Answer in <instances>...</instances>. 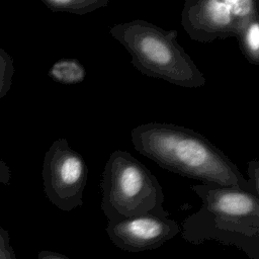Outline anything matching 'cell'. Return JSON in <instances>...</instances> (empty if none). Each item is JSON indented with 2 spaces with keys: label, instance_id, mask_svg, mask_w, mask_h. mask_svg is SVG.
<instances>
[{
  "label": "cell",
  "instance_id": "12",
  "mask_svg": "<svg viewBox=\"0 0 259 259\" xmlns=\"http://www.w3.org/2000/svg\"><path fill=\"white\" fill-rule=\"evenodd\" d=\"M0 259H16L14 248L7 230L0 226Z\"/></svg>",
  "mask_w": 259,
  "mask_h": 259
},
{
  "label": "cell",
  "instance_id": "7",
  "mask_svg": "<svg viewBox=\"0 0 259 259\" xmlns=\"http://www.w3.org/2000/svg\"><path fill=\"white\" fill-rule=\"evenodd\" d=\"M111 243L132 253L160 248L181 232L180 225L170 217L143 214L116 222L105 228Z\"/></svg>",
  "mask_w": 259,
  "mask_h": 259
},
{
  "label": "cell",
  "instance_id": "10",
  "mask_svg": "<svg viewBox=\"0 0 259 259\" xmlns=\"http://www.w3.org/2000/svg\"><path fill=\"white\" fill-rule=\"evenodd\" d=\"M53 12H67L76 15H85L99 8L106 7L108 0H41Z\"/></svg>",
  "mask_w": 259,
  "mask_h": 259
},
{
  "label": "cell",
  "instance_id": "1",
  "mask_svg": "<svg viewBox=\"0 0 259 259\" xmlns=\"http://www.w3.org/2000/svg\"><path fill=\"white\" fill-rule=\"evenodd\" d=\"M134 148L161 168L205 185L240 188L259 196L236 164L194 130L150 121L131 132Z\"/></svg>",
  "mask_w": 259,
  "mask_h": 259
},
{
  "label": "cell",
  "instance_id": "13",
  "mask_svg": "<svg viewBox=\"0 0 259 259\" xmlns=\"http://www.w3.org/2000/svg\"><path fill=\"white\" fill-rule=\"evenodd\" d=\"M247 172L249 175L248 181L252 185L254 191L259 195V165L256 159H253L248 163Z\"/></svg>",
  "mask_w": 259,
  "mask_h": 259
},
{
  "label": "cell",
  "instance_id": "15",
  "mask_svg": "<svg viewBox=\"0 0 259 259\" xmlns=\"http://www.w3.org/2000/svg\"><path fill=\"white\" fill-rule=\"evenodd\" d=\"M37 259H70L64 254L55 251H39L37 254Z\"/></svg>",
  "mask_w": 259,
  "mask_h": 259
},
{
  "label": "cell",
  "instance_id": "5",
  "mask_svg": "<svg viewBox=\"0 0 259 259\" xmlns=\"http://www.w3.org/2000/svg\"><path fill=\"white\" fill-rule=\"evenodd\" d=\"M257 16L255 0H186L181 25L192 40L211 42L237 36Z\"/></svg>",
  "mask_w": 259,
  "mask_h": 259
},
{
  "label": "cell",
  "instance_id": "3",
  "mask_svg": "<svg viewBox=\"0 0 259 259\" xmlns=\"http://www.w3.org/2000/svg\"><path fill=\"white\" fill-rule=\"evenodd\" d=\"M110 35L131 55V64L143 75L184 88H198L205 77L177 40L175 29L165 30L143 19L110 27Z\"/></svg>",
  "mask_w": 259,
  "mask_h": 259
},
{
  "label": "cell",
  "instance_id": "4",
  "mask_svg": "<svg viewBox=\"0 0 259 259\" xmlns=\"http://www.w3.org/2000/svg\"><path fill=\"white\" fill-rule=\"evenodd\" d=\"M100 188L101 209L108 222L143 214L167 218L162 185L131 153L113 151L105 163Z\"/></svg>",
  "mask_w": 259,
  "mask_h": 259
},
{
  "label": "cell",
  "instance_id": "9",
  "mask_svg": "<svg viewBox=\"0 0 259 259\" xmlns=\"http://www.w3.org/2000/svg\"><path fill=\"white\" fill-rule=\"evenodd\" d=\"M236 37L246 60L259 65V16L250 20Z\"/></svg>",
  "mask_w": 259,
  "mask_h": 259
},
{
  "label": "cell",
  "instance_id": "8",
  "mask_svg": "<svg viewBox=\"0 0 259 259\" xmlns=\"http://www.w3.org/2000/svg\"><path fill=\"white\" fill-rule=\"evenodd\" d=\"M48 76L63 85H75L84 81L86 70L74 58H62L56 61L48 71Z\"/></svg>",
  "mask_w": 259,
  "mask_h": 259
},
{
  "label": "cell",
  "instance_id": "14",
  "mask_svg": "<svg viewBox=\"0 0 259 259\" xmlns=\"http://www.w3.org/2000/svg\"><path fill=\"white\" fill-rule=\"evenodd\" d=\"M12 178V172L10 167L4 160L0 158V183L9 184Z\"/></svg>",
  "mask_w": 259,
  "mask_h": 259
},
{
  "label": "cell",
  "instance_id": "11",
  "mask_svg": "<svg viewBox=\"0 0 259 259\" xmlns=\"http://www.w3.org/2000/svg\"><path fill=\"white\" fill-rule=\"evenodd\" d=\"M14 75L12 57L3 49H0V99L10 90Z\"/></svg>",
  "mask_w": 259,
  "mask_h": 259
},
{
  "label": "cell",
  "instance_id": "6",
  "mask_svg": "<svg viewBox=\"0 0 259 259\" xmlns=\"http://www.w3.org/2000/svg\"><path fill=\"white\" fill-rule=\"evenodd\" d=\"M41 177L46 196L59 209L71 211L83 204L88 167L67 139L55 140L46 152Z\"/></svg>",
  "mask_w": 259,
  "mask_h": 259
},
{
  "label": "cell",
  "instance_id": "2",
  "mask_svg": "<svg viewBox=\"0 0 259 259\" xmlns=\"http://www.w3.org/2000/svg\"><path fill=\"white\" fill-rule=\"evenodd\" d=\"M201 200L195 212L182 223L181 236L192 244L215 241L259 259V196L229 186H191Z\"/></svg>",
  "mask_w": 259,
  "mask_h": 259
}]
</instances>
